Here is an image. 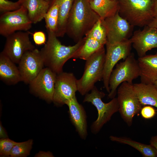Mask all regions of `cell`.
I'll return each instance as SVG.
<instances>
[{"mask_svg": "<svg viewBox=\"0 0 157 157\" xmlns=\"http://www.w3.org/2000/svg\"><path fill=\"white\" fill-rule=\"evenodd\" d=\"M35 157H54L53 154L50 151L47 152L40 151L36 154Z\"/></svg>", "mask_w": 157, "mask_h": 157, "instance_id": "obj_31", "label": "cell"}, {"mask_svg": "<svg viewBox=\"0 0 157 157\" xmlns=\"http://www.w3.org/2000/svg\"><path fill=\"white\" fill-rule=\"evenodd\" d=\"M150 143L157 151V135L151 138L150 141Z\"/></svg>", "mask_w": 157, "mask_h": 157, "instance_id": "obj_33", "label": "cell"}, {"mask_svg": "<svg viewBox=\"0 0 157 157\" xmlns=\"http://www.w3.org/2000/svg\"><path fill=\"white\" fill-rule=\"evenodd\" d=\"M148 26L151 27L157 28V17L154 18Z\"/></svg>", "mask_w": 157, "mask_h": 157, "instance_id": "obj_35", "label": "cell"}, {"mask_svg": "<svg viewBox=\"0 0 157 157\" xmlns=\"http://www.w3.org/2000/svg\"><path fill=\"white\" fill-rule=\"evenodd\" d=\"M84 42L72 58L86 60L96 51L104 47L107 42L105 30L99 20L84 37Z\"/></svg>", "mask_w": 157, "mask_h": 157, "instance_id": "obj_10", "label": "cell"}, {"mask_svg": "<svg viewBox=\"0 0 157 157\" xmlns=\"http://www.w3.org/2000/svg\"><path fill=\"white\" fill-rule=\"evenodd\" d=\"M112 141L128 145L138 151L144 157H157V151L150 144H147L124 137L110 136Z\"/></svg>", "mask_w": 157, "mask_h": 157, "instance_id": "obj_23", "label": "cell"}, {"mask_svg": "<svg viewBox=\"0 0 157 157\" xmlns=\"http://www.w3.org/2000/svg\"><path fill=\"white\" fill-rule=\"evenodd\" d=\"M141 116L146 119H150L153 117L156 114L155 109L150 105L144 106L142 107L140 111Z\"/></svg>", "mask_w": 157, "mask_h": 157, "instance_id": "obj_29", "label": "cell"}, {"mask_svg": "<svg viewBox=\"0 0 157 157\" xmlns=\"http://www.w3.org/2000/svg\"><path fill=\"white\" fill-rule=\"evenodd\" d=\"M8 136L4 129L2 126L1 123L0 124V138H8Z\"/></svg>", "mask_w": 157, "mask_h": 157, "instance_id": "obj_32", "label": "cell"}, {"mask_svg": "<svg viewBox=\"0 0 157 157\" xmlns=\"http://www.w3.org/2000/svg\"><path fill=\"white\" fill-rule=\"evenodd\" d=\"M18 64L22 81L29 84L44 66L40 51L35 48L26 52Z\"/></svg>", "mask_w": 157, "mask_h": 157, "instance_id": "obj_13", "label": "cell"}, {"mask_svg": "<svg viewBox=\"0 0 157 157\" xmlns=\"http://www.w3.org/2000/svg\"><path fill=\"white\" fill-rule=\"evenodd\" d=\"M116 0V1H119V0Z\"/></svg>", "mask_w": 157, "mask_h": 157, "instance_id": "obj_39", "label": "cell"}, {"mask_svg": "<svg viewBox=\"0 0 157 157\" xmlns=\"http://www.w3.org/2000/svg\"><path fill=\"white\" fill-rule=\"evenodd\" d=\"M33 140H29L22 142H17L12 149L10 156L25 157L29 155L33 144Z\"/></svg>", "mask_w": 157, "mask_h": 157, "instance_id": "obj_26", "label": "cell"}, {"mask_svg": "<svg viewBox=\"0 0 157 157\" xmlns=\"http://www.w3.org/2000/svg\"><path fill=\"white\" fill-rule=\"evenodd\" d=\"M153 10L154 17H157V0H153Z\"/></svg>", "mask_w": 157, "mask_h": 157, "instance_id": "obj_34", "label": "cell"}, {"mask_svg": "<svg viewBox=\"0 0 157 157\" xmlns=\"http://www.w3.org/2000/svg\"><path fill=\"white\" fill-rule=\"evenodd\" d=\"M17 143L8 138H1L0 140V156L1 157L10 156L11 150Z\"/></svg>", "mask_w": 157, "mask_h": 157, "instance_id": "obj_27", "label": "cell"}, {"mask_svg": "<svg viewBox=\"0 0 157 157\" xmlns=\"http://www.w3.org/2000/svg\"><path fill=\"white\" fill-rule=\"evenodd\" d=\"M26 8L22 5L15 11L2 13L0 16V34L6 38L18 31H28L32 27Z\"/></svg>", "mask_w": 157, "mask_h": 157, "instance_id": "obj_9", "label": "cell"}, {"mask_svg": "<svg viewBox=\"0 0 157 157\" xmlns=\"http://www.w3.org/2000/svg\"><path fill=\"white\" fill-rule=\"evenodd\" d=\"M133 86L143 106L150 105L157 108V90L154 84L141 82L133 84Z\"/></svg>", "mask_w": 157, "mask_h": 157, "instance_id": "obj_21", "label": "cell"}, {"mask_svg": "<svg viewBox=\"0 0 157 157\" xmlns=\"http://www.w3.org/2000/svg\"><path fill=\"white\" fill-rule=\"evenodd\" d=\"M101 21L106 31L108 43L120 42L130 39L132 35L134 26L120 16L118 12Z\"/></svg>", "mask_w": 157, "mask_h": 157, "instance_id": "obj_11", "label": "cell"}, {"mask_svg": "<svg viewBox=\"0 0 157 157\" xmlns=\"http://www.w3.org/2000/svg\"><path fill=\"white\" fill-rule=\"evenodd\" d=\"M60 0H52L44 19L47 30L56 33L57 27Z\"/></svg>", "mask_w": 157, "mask_h": 157, "instance_id": "obj_25", "label": "cell"}, {"mask_svg": "<svg viewBox=\"0 0 157 157\" xmlns=\"http://www.w3.org/2000/svg\"><path fill=\"white\" fill-rule=\"evenodd\" d=\"M105 95L104 92L99 91L94 86L90 93L85 95L83 100V102L91 103L98 112V117L91 127V132L94 134L98 133L103 126L110 119L113 115L118 111L119 106L117 98L115 97L108 103H105L102 99Z\"/></svg>", "mask_w": 157, "mask_h": 157, "instance_id": "obj_5", "label": "cell"}, {"mask_svg": "<svg viewBox=\"0 0 157 157\" xmlns=\"http://www.w3.org/2000/svg\"><path fill=\"white\" fill-rule=\"evenodd\" d=\"M130 40L139 57H143L148 51L157 48V28L145 26L135 31Z\"/></svg>", "mask_w": 157, "mask_h": 157, "instance_id": "obj_16", "label": "cell"}, {"mask_svg": "<svg viewBox=\"0 0 157 157\" xmlns=\"http://www.w3.org/2000/svg\"><path fill=\"white\" fill-rule=\"evenodd\" d=\"M90 3L92 9L98 15L101 20L112 16L118 11V1L92 0Z\"/></svg>", "mask_w": 157, "mask_h": 157, "instance_id": "obj_22", "label": "cell"}, {"mask_svg": "<svg viewBox=\"0 0 157 157\" xmlns=\"http://www.w3.org/2000/svg\"><path fill=\"white\" fill-rule=\"evenodd\" d=\"M0 79L8 85H15L22 81L18 67L2 51L0 53Z\"/></svg>", "mask_w": 157, "mask_h": 157, "instance_id": "obj_19", "label": "cell"}, {"mask_svg": "<svg viewBox=\"0 0 157 157\" xmlns=\"http://www.w3.org/2000/svg\"><path fill=\"white\" fill-rule=\"evenodd\" d=\"M140 71L138 60L134 54L131 53L122 62L117 64L110 76L108 98L115 97L117 89L122 83L126 82L133 84V81L140 76Z\"/></svg>", "mask_w": 157, "mask_h": 157, "instance_id": "obj_6", "label": "cell"}, {"mask_svg": "<svg viewBox=\"0 0 157 157\" xmlns=\"http://www.w3.org/2000/svg\"><path fill=\"white\" fill-rule=\"evenodd\" d=\"M118 13L131 25L148 26L154 19L153 0H119Z\"/></svg>", "mask_w": 157, "mask_h": 157, "instance_id": "obj_3", "label": "cell"}, {"mask_svg": "<svg viewBox=\"0 0 157 157\" xmlns=\"http://www.w3.org/2000/svg\"><path fill=\"white\" fill-rule=\"evenodd\" d=\"M69 108V112L71 122L80 137L86 139L87 135L86 115L82 105L78 102L76 96L65 103Z\"/></svg>", "mask_w": 157, "mask_h": 157, "instance_id": "obj_17", "label": "cell"}, {"mask_svg": "<svg viewBox=\"0 0 157 157\" xmlns=\"http://www.w3.org/2000/svg\"><path fill=\"white\" fill-rule=\"evenodd\" d=\"M74 0H60L57 27L55 34L58 37H62L66 34L68 17Z\"/></svg>", "mask_w": 157, "mask_h": 157, "instance_id": "obj_24", "label": "cell"}, {"mask_svg": "<svg viewBox=\"0 0 157 157\" xmlns=\"http://www.w3.org/2000/svg\"><path fill=\"white\" fill-rule=\"evenodd\" d=\"M44 0L47 1H51L52 0Z\"/></svg>", "mask_w": 157, "mask_h": 157, "instance_id": "obj_37", "label": "cell"}, {"mask_svg": "<svg viewBox=\"0 0 157 157\" xmlns=\"http://www.w3.org/2000/svg\"><path fill=\"white\" fill-rule=\"evenodd\" d=\"M57 74L44 68L29 84L30 91L49 102L53 101Z\"/></svg>", "mask_w": 157, "mask_h": 157, "instance_id": "obj_15", "label": "cell"}, {"mask_svg": "<svg viewBox=\"0 0 157 157\" xmlns=\"http://www.w3.org/2000/svg\"><path fill=\"white\" fill-rule=\"evenodd\" d=\"M21 0L13 2L9 0H0V11L2 13L16 10L22 6Z\"/></svg>", "mask_w": 157, "mask_h": 157, "instance_id": "obj_28", "label": "cell"}, {"mask_svg": "<svg viewBox=\"0 0 157 157\" xmlns=\"http://www.w3.org/2000/svg\"><path fill=\"white\" fill-rule=\"evenodd\" d=\"M22 5L27 10L29 18L33 24L44 19L51 1L44 0H21Z\"/></svg>", "mask_w": 157, "mask_h": 157, "instance_id": "obj_20", "label": "cell"}, {"mask_svg": "<svg viewBox=\"0 0 157 157\" xmlns=\"http://www.w3.org/2000/svg\"><path fill=\"white\" fill-rule=\"evenodd\" d=\"M88 0L89 1H92V0Z\"/></svg>", "mask_w": 157, "mask_h": 157, "instance_id": "obj_38", "label": "cell"}, {"mask_svg": "<svg viewBox=\"0 0 157 157\" xmlns=\"http://www.w3.org/2000/svg\"><path fill=\"white\" fill-rule=\"evenodd\" d=\"M131 42L130 39L111 44L107 42L103 80L104 88L110 92L109 80L114 67L121 59L124 60L131 53Z\"/></svg>", "mask_w": 157, "mask_h": 157, "instance_id": "obj_8", "label": "cell"}, {"mask_svg": "<svg viewBox=\"0 0 157 157\" xmlns=\"http://www.w3.org/2000/svg\"><path fill=\"white\" fill-rule=\"evenodd\" d=\"M100 19L91 8L88 0H74L67 22L66 34L76 43Z\"/></svg>", "mask_w": 157, "mask_h": 157, "instance_id": "obj_1", "label": "cell"}, {"mask_svg": "<svg viewBox=\"0 0 157 157\" xmlns=\"http://www.w3.org/2000/svg\"><path fill=\"white\" fill-rule=\"evenodd\" d=\"M28 31H17L6 37L2 51L13 62L18 64L26 51L35 49L29 38Z\"/></svg>", "mask_w": 157, "mask_h": 157, "instance_id": "obj_12", "label": "cell"}, {"mask_svg": "<svg viewBox=\"0 0 157 157\" xmlns=\"http://www.w3.org/2000/svg\"><path fill=\"white\" fill-rule=\"evenodd\" d=\"M33 38L35 44L38 45L45 44L47 42L45 33L41 31L35 32L33 34Z\"/></svg>", "mask_w": 157, "mask_h": 157, "instance_id": "obj_30", "label": "cell"}, {"mask_svg": "<svg viewBox=\"0 0 157 157\" xmlns=\"http://www.w3.org/2000/svg\"><path fill=\"white\" fill-rule=\"evenodd\" d=\"M106 52L104 47L86 60L83 74L77 81L78 91L82 95L88 93L96 83L103 79Z\"/></svg>", "mask_w": 157, "mask_h": 157, "instance_id": "obj_4", "label": "cell"}, {"mask_svg": "<svg viewBox=\"0 0 157 157\" xmlns=\"http://www.w3.org/2000/svg\"><path fill=\"white\" fill-rule=\"evenodd\" d=\"M77 81L72 73L63 72L57 74L53 102L57 105H63L76 96L78 91Z\"/></svg>", "mask_w": 157, "mask_h": 157, "instance_id": "obj_14", "label": "cell"}, {"mask_svg": "<svg viewBox=\"0 0 157 157\" xmlns=\"http://www.w3.org/2000/svg\"><path fill=\"white\" fill-rule=\"evenodd\" d=\"M47 32L48 39L40 52L44 66L58 74L63 72L65 63L83 44L84 37L74 45L66 46L61 44L55 32L49 30Z\"/></svg>", "mask_w": 157, "mask_h": 157, "instance_id": "obj_2", "label": "cell"}, {"mask_svg": "<svg viewBox=\"0 0 157 157\" xmlns=\"http://www.w3.org/2000/svg\"><path fill=\"white\" fill-rule=\"evenodd\" d=\"M154 84L157 90V80L154 82Z\"/></svg>", "mask_w": 157, "mask_h": 157, "instance_id": "obj_36", "label": "cell"}, {"mask_svg": "<svg viewBox=\"0 0 157 157\" xmlns=\"http://www.w3.org/2000/svg\"><path fill=\"white\" fill-rule=\"evenodd\" d=\"M117 94L118 111L124 121L130 126L133 117L140 112L143 106L136 95L133 83L126 82L122 83L117 89Z\"/></svg>", "mask_w": 157, "mask_h": 157, "instance_id": "obj_7", "label": "cell"}, {"mask_svg": "<svg viewBox=\"0 0 157 157\" xmlns=\"http://www.w3.org/2000/svg\"><path fill=\"white\" fill-rule=\"evenodd\" d=\"M140 71L141 82L153 84L157 80V52L145 55L137 60Z\"/></svg>", "mask_w": 157, "mask_h": 157, "instance_id": "obj_18", "label": "cell"}]
</instances>
